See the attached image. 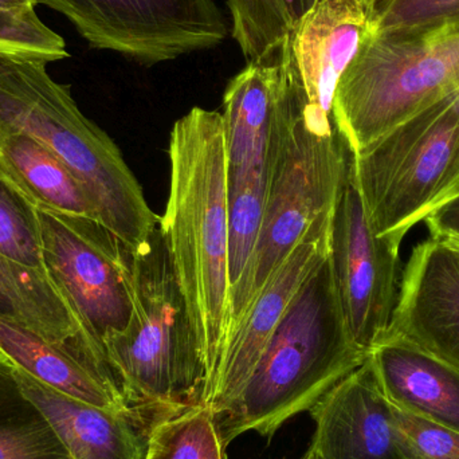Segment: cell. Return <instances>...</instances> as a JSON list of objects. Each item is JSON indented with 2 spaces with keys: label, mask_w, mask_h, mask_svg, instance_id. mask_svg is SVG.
<instances>
[{
  "label": "cell",
  "mask_w": 459,
  "mask_h": 459,
  "mask_svg": "<svg viewBox=\"0 0 459 459\" xmlns=\"http://www.w3.org/2000/svg\"><path fill=\"white\" fill-rule=\"evenodd\" d=\"M169 153V204L159 228L206 367L204 404L217 375L231 321L228 159L222 115L193 108L174 124Z\"/></svg>",
  "instance_id": "cell-1"
},
{
  "label": "cell",
  "mask_w": 459,
  "mask_h": 459,
  "mask_svg": "<svg viewBox=\"0 0 459 459\" xmlns=\"http://www.w3.org/2000/svg\"><path fill=\"white\" fill-rule=\"evenodd\" d=\"M368 356L348 328L328 256L297 294L239 395L214 415L223 449L246 433L273 438Z\"/></svg>",
  "instance_id": "cell-2"
},
{
  "label": "cell",
  "mask_w": 459,
  "mask_h": 459,
  "mask_svg": "<svg viewBox=\"0 0 459 459\" xmlns=\"http://www.w3.org/2000/svg\"><path fill=\"white\" fill-rule=\"evenodd\" d=\"M48 64L0 53V132H23L58 156L82 183L100 222L134 253L160 217L117 145L81 112L69 86L50 77Z\"/></svg>",
  "instance_id": "cell-3"
},
{
  "label": "cell",
  "mask_w": 459,
  "mask_h": 459,
  "mask_svg": "<svg viewBox=\"0 0 459 459\" xmlns=\"http://www.w3.org/2000/svg\"><path fill=\"white\" fill-rule=\"evenodd\" d=\"M351 156L333 117L307 109L281 75L267 153L266 209L250 266L232 291L229 337L291 251L333 218Z\"/></svg>",
  "instance_id": "cell-4"
},
{
  "label": "cell",
  "mask_w": 459,
  "mask_h": 459,
  "mask_svg": "<svg viewBox=\"0 0 459 459\" xmlns=\"http://www.w3.org/2000/svg\"><path fill=\"white\" fill-rule=\"evenodd\" d=\"M134 313L104 342L129 407L151 426L204 402L206 367L160 228L134 253Z\"/></svg>",
  "instance_id": "cell-5"
},
{
  "label": "cell",
  "mask_w": 459,
  "mask_h": 459,
  "mask_svg": "<svg viewBox=\"0 0 459 459\" xmlns=\"http://www.w3.org/2000/svg\"><path fill=\"white\" fill-rule=\"evenodd\" d=\"M459 91V23L374 31L334 91L332 117L353 152Z\"/></svg>",
  "instance_id": "cell-6"
},
{
  "label": "cell",
  "mask_w": 459,
  "mask_h": 459,
  "mask_svg": "<svg viewBox=\"0 0 459 459\" xmlns=\"http://www.w3.org/2000/svg\"><path fill=\"white\" fill-rule=\"evenodd\" d=\"M353 171L375 232L402 245L459 193V91L353 152Z\"/></svg>",
  "instance_id": "cell-7"
},
{
  "label": "cell",
  "mask_w": 459,
  "mask_h": 459,
  "mask_svg": "<svg viewBox=\"0 0 459 459\" xmlns=\"http://www.w3.org/2000/svg\"><path fill=\"white\" fill-rule=\"evenodd\" d=\"M38 217L43 270L105 353L104 342L123 332L134 313V251L100 221L42 209Z\"/></svg>",
  "instance_id": "cell-8"
},
{
  "label": "cell",
  "mask_w": 459,
  "mask_h": 459,
  "mask_svg": "<svg viewBox=\"0 0 459 459\" xmlns=\"http://www.w3.org/2000/svg\"><path fill=\"white\" fill-rule=\"evenodd\" d=\"M91 48L158 65L221 45L229 26L214 0H38Z\"/></svg>",
  "instance_id": "cell-9"
},
{
  "label": "cell",
  "mask_w": 459,
  "mask_h": 459,
  "mask_svg": "<svg viewBox=\"0 0 459 459\" xmlns=\"http://www.w3.org/2000/svg\"><path fill=\"white\" fill-rule=\"evenodd\" d=\"M329 258L348 328L369 355L390 331L403 269L401 243L379 237L369 222L353 171V151L334 207Z\"/></svg>",
  "instance_id": "cell-10"
},
{
  "label": "cell",
  "mask_w": 459,
  "mask_h": 459,
  "mask_svg": "<svg viewBox=\"0 0 459 459\" xmlns=\"http://www.w3.org/2000/svg\"><path fill=\"white\" fill-rule=\"evenodd\" d=\"M374 31L372 0H315L278 53L283 82L307 109L332 117L337 83Z\"/></svg>",
  "instance_id": "cell-11"
},
{
  "label": "cell",
  "mask_w": 459,
  "mask_h": 459,
  "mask_svg": "<svg viewBox=\"0 0 459 459\" xmlns=\"http://www.w3.org/2000/svg\"><path fill=\"white\" fill-rule=\"evenodd\" d=\"M333 218L321 223L283 261L230 334L204 406L220 414L239 395L262 353L310 275L331 254Z\"/></svg>",
  "instance_id": "cell-12"
},
{
  "label": "cell",
  "mask_w": 459,
  "mask_h": 459,
  "mask_svg": "<svg viewBox=\"0 0 459 459\" xmlns=\"http://www.w3.org/2000/svg\"><path fill=\"white\" fill-rule=\"evenodd\" d=\"M401 337L459 369V246H415L402 273L387 337Z\"/></svg>",
  "instance_id": "cell-13"
},
{
  "label": "cell",
  "mask_w": 459,
  "mask_h": 459,
  "mask_svg": "<svg viewBox=\"0 0 459 459\" xmlns=\"http://www.w3.org/2000/svg\"><path fill=\"white\" fill-rule=\"evenodd\" d=\"M309 412L316 425L312 447L321 459H409L395 407L383 393L369 356Z\"/></svg>",
  "instance_id": "cell-14"
},
{
  "label": "cell",
  "mask_w": 459,
  "mask_h": 459,
  "mask_svg": "<svg viewBox=\"0 0 459 459\" xmlns=\"http://www.w3.org/2000/svg\"><path fill=\"white\" fill-rule=\"evenodd\" d=\"M0 353L18 371L58 393L102 409L136 414L104 353L89 340L51 342L21 324L0 318Z\"/></svg>",
  "instance_id": "cell-15"
},
{
  "label": "cell",
  "mask_w": 459,
  "mask_h": 459,
  "mask_svg": "<svg viewBox=\"0 0 459 459\" xmlns=\"http://www.w3.org/2000/svg\"><path fill=\"white\" fill-rule=\"evenodd\" d=\"M16 375L73 459H144L152 426L139 415L85 403L18 369Z\"/></svg>",
  "instance_id": "cell-16"
},
{
  "label": "cell",
  "mask_w": 459,
  "mask_h": 459,
  "mask_svg": "<svg viewBox=\"0 0 459 459\" xmlns=\"http://www.w3.org/2000/svg\"><path fill=\"white\" fill-rule=\"evenodd\" d=\"M369 359L396 409L459 431V369L401 337L380 342Z\"/></svg>",
  "instance_id": "cell-17"
},
{
  "label": "cell",
  "mask_w": 459,
  "mask_h": 459,
  "mask_svg": "<svg viewBox=\"0 0 459 459\" xmlns=\"http://www.w3.org/2000/svg\"><path fill=\"white\" fill-rule=\"evenodd\" d=\"M277 58L247 62L226 88L223 96L228 187L246 179L267 163L269 140L280 94Z\"/></svg>",
  "instance_id": "cell-18"
},
{
  "label": "cell",
  "mask_w": 459,
  "mask_h": 459,
  "mask_svg": "<svg viewBox=\"0 0 459 459\" xmlns=\"http://www.w3.org/2000/svg\"><path fill=\"white\" fill-rule=\"evenodd\" d=\"M0 172L38 209L100 221L96 206L69 167L23 132H0Z\"/></svg>",
  "instance_id": "cell-19"
},
{
  "label": "cell",
  "mask_w": 459,
  "mask_h": 459,
  "mask_svg": "<svg viewBox=\"0 0 459 459\" xmlns=\"http://www.w3.org/2000/svg\"><path fill=\"white\" fill-rule=\"evenodd\" d=\"M0 318L21 324L51 342L86 339L93 342L45 272L27 269L2 255Z\"/></svg>",
  "instance_id": "cell-20"
},
{
  "label": "cell",
  "mask_w": 459,
  "mask_h": 459,
  "mask_svg": "<svg viewBox=\"0 0 459 459\" xmlns=\"http://www.w3.org/2000/svg\"><path fill=\"white\" fill-rule=\"evenodd\" d=\"M0 459H73L0 353Z\"/></svg>",
  "instance_id": "cell-21"
},
{
  "label": "cell",
  "mask_w": 459,
  "mask_h": 459,
  "mask_svg": "<svg viewBox=\"0 0 459 459\" xmlns=\"http://www.w3.org/2000/svg\"><path fill=\"white\" fill-rule=\"evenodd\" d=\"M269 191V158L245 180L228 188L229 278L232 291L247 273L261 234Z\"/></svg>",
  "instance_id": "cell-22"
},
{
  "label": "cell",
  "mask_w": 459,
  "mask_h": 459,
  "mask_svg": "<svg viewBox=\"0 0 459 459\" xmlns=\"http://www.w3.org/2000/svg\"><path fill=\"white\" fill-rule=\"evenodd\" d=\"M144 459H225L212 410L198 404L159 420L148 434Z\"/></svg>",
  "instance_id": "cell-23"
},
{
  "label": "cell",
  "mask_w": 459,
  "mask_h": 459,
  "mask_svg": "<svg viewBox=\"0 0 459 459\" xmlns=\"http://www.w3.org/2000/svg\"><path fill=\"white\" fill-rule=\"evenodd\" d=\"M231 35L247 62L277 58L293 29L294 18L288 0H228Z\"/></svg>",
  "instance_id": "cell-24"
},
{
  "label": "cell",
  "mask_w": 459,
  "mask_h": 459,
  "mask_svg": "<svg viewBox=\"0 0 459 459\" xmlns=\"http://www.w3.org/2000/svg\"><path fill=\"white\" fill-rule=\"evenodd\" d=\"M0 255L27 269L45 272L38 207L2 172Z\"/></svg>",
  "instance_id": "cell-25"
},
{
  "label": "cell",
  "mask_w": 459,
  "mask_h": 459,
  "mask_svg": "<svg viewBox=\"0 0 459 459\" xmlns=\"http://www.w3.org/2000/svg\"><path fill=\"white\" fill-rule=\"evenodd\" d=\"M0 53L54 62L67 58L61 35L46 26L31 10L0 7Z\"/></svg>",
  "instance_id": "cell-26"
},
{
  "label": "cell",
  "mask_w": 459,
  "mask_h": 459,
  "mask_svg": "<svg viewBox=\"0 0 459 459\" xmlns=\"http://www.w3.org/2000/svg\"><path fill=\"white\" fill-rule=\"evenodd\" d=\"M375 31L459 23V0H372Z\"/></svg>",
  "instance_id": "cell-27"
},
{
  "label": "cell",
  "mask_w": 459,
  "mask_h": 459,
  "mask_svg": "<svg viewBox=\"0 0 459 459\" xmlns=\"http://www.w3.org/2000/svg\"><path fill=\"white\" fill-rule=\"evenodd\" d=\"M394 415L407 458L459 459V431L396 407Z\"/></svg>",
  "instance_id": "cell-28"
},
{
  "label": "cell",
  "mask_w": 459,
  "mask_h": 459,
  "mask_svg": "<svg viewBox=\"0 0 459 459\" xmlns=\"http://www.w3.org/2000/svg\"><path fill=\"white\" fill-rule=\"evenodd\" d=\"M425 222L433 238H459V193Z\"/></svg>",
  "instance_id": "cell-29"
},
{
  "label": "cell",
  "mask_w": 459,
  "mask_h": 459,
  "mask_svg": "<svg viewBox=\"0 0 459 459\" xmlns=\"http://www.w3.org/2000/svg\"><path fill=\"white\" fill-rule=\"evenodd\" d=\"M38 5V0H0V7L13 10H31Z\"/></svg>",
  "instance_id": "cell-30"
},
{
  "label": "cell",
  "mask_w": 459,
  "mask_h": 459,
  "mask_svg": "<svg viewBox=\"0 0 459 459\" xmlns=\"http://www.w3.org/2000/svg\"><path fill=\"white\" fill-rule=\"evenodd\" d=\"M288 3L289 5H290L294 18L299 19V16L304 15V13L312 7L315 0H288Z\"/></svg>",
  "instance_id": "cell-31"
},
{
  "label": "cell",
  "mask_w": 459,
  "mask_h": 459,
  "mask_svg": "<svg viewBox=\"0 0 459 459\" xmlns=\"http://www.w3.org/2000/svg\"><path fill=\"white\" fill-rule=\"evenodd\" d=\"M442 239L450 240V242L455 243V245L459 246V238H442Z\"/></svg>",
  "instance_id": "cell-32"
}]
</instances>
